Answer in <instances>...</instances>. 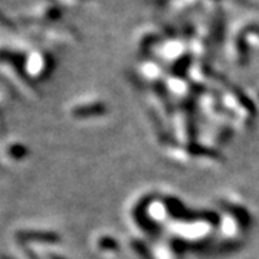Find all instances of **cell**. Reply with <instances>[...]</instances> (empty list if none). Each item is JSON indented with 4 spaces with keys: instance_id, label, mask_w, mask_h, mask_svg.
Here are the masks:
<instances>
[{
    "instance_id": "cell-1",
    "label": "cell",
    "mask_w": 259,
    "mask_h": 259,
    "mask_svg": "<svg viewBox=\"0 0 259 259\" xmlns=\"http://www.w3.org/2000/svg\"><path fill=\"white\" fill-rule=\"evenodd\" d=\"M0 72L5 75V78L16 91L25 94L26 97H35L36 93L32 85V79L26 75L23 65L18 59H8L0 62Z\"/></svg>"
},
{
    "instance_id": "cell-2",
    "label": "cell",
    "mask_w": 259,
    "mask_h": 259,
    "mask_svg": "<svg viewBox=\"0 0 259 259\" xmlns=\"http://www.w3.org/2000/svg\"><path fill=\"white\" fill-rule=\"evenodd\" d=\"M52 64H54L52 58L48 52L42 49H36V51H30L28 55L25 56V64L22 65L30 79L40 81L51 72Z\"/></svg>"
},
{
    "instance_id": "cell-3",
    "label": "cell",
    "mask_w": 259,
    "mask_h": 259,
    "mask_svg": "<svg viewBox=\"0 0 259 259\" xmlns=\"http://www.w3.org/2000/svg\"><path fill=\"white\" fill-rule=\"evenodd\" d=\"M28 147L20 141H8L0 148V160L5 164H19L28 157Z\"/></svg>"
},
{
    "instance_id": "cell-4",
    "label": "cell",
    "mask_w": 259,
    "mask_h": 259,
    "mask_svg": "<svg viewBox=\"0 0 259 259\" xmlns=\"http://www.w3.org/2000/svg\"><path fill=\"white\" fill-rule=\"evenodd\" d=\"M56 16H59V9L51 2L37 3L36 6L32 8L28 13V18L30 20H42V22L49 20V19H56Z\"/></svg>"
},
{
    "instance_id": "cell-5",
    "label": "cell",
    "mask_w": 259,
    "mask_h": 259,
    "mask_svg": "<svg viewBox=\"0 0 259 259\" xmlns=\"http://www.w3.org/2000/svg\"><path fill=\"white\" fill-rule=\"evenodd\" d=\"M12 104V91L8 87H0V130L5 127V115Z\"/></svg>"
},
{
    "instance_id": "cell-6",
    "label": "cell",
    "mask_w": 259,
    "mask_h": 259,
    "mask_svg": "<svg viewBox=\"0 0 259 259\" xmlns=\"http://www.w3.org/2000/svg\"><path fill=\"white\" fill-rule=\"evenodd\" d=\"M16 252H18L19 259H39L26 245L19 243V242H16Z\"/></svg>"
},
{
    "instance_id": "cell-7",
    "label": "cell",
    "mask_w": 259,
    "mask_h": 259,
    "mask_svg": "<svg viewBox=\"0 0 259 259\" xmlns=\"http://www.w3.org/2000/svg\"><path fill=\"white\" fill-rule=\"evenodd\" d=\"M12 25H10L9 22L6 20V19H2L0 16V33H3V32H10L12 30Z\"/></svg>"
},
{
    "instance_id": "cell-8",
    "label": "cell",
    "mask_w": 259,
    "mask_h": 259,
    "mask_svg": "<svg viewBox=\"0 0 259 259\" xmlns=\"http://www.w3.org/2000/svg\"><path fill=\"white\" fill-rule=\"evenodd\" d=\"M0 259H10V258H6V256H0Z\"/></svg>"
}]
</instances>
